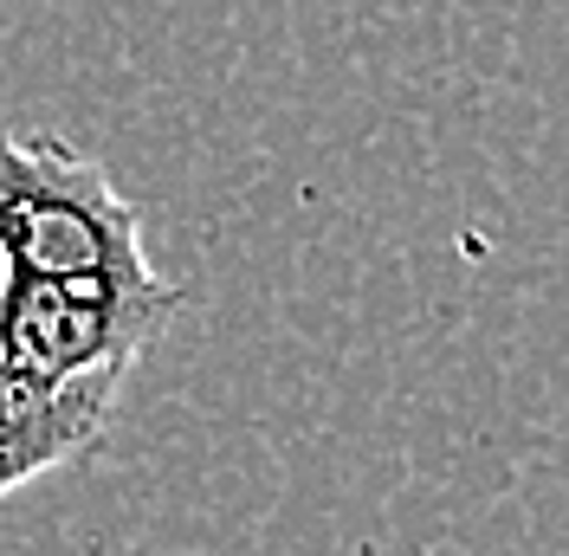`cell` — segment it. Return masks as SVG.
Wrapping results in <instances>:
<instances>
[{
  "label": "cell",
  "mask_w": 569,
  "mask_h": 556,
  "mask_svg": "<svg viewBox=\"0 0 569 556\" xmlns=\"http://www.w3.org/2000/svg\"><path fill=\"white\" fill-rule=\"evenodd\" d=\"M117 388L123 376H91L59 395H0V498L98 453L117 415Z\"/></svg>",
  "instance_id": "cell-3"
},
{
  "label": "cell",
  "mask_w": 569,
  "mask_h": 556,
  "mask_svg": "<svg viewBox=\"0 0 569 556\" xmlns=\"http://www.w3.org/2000/svg\"><path fill=\"white\" fill-rule=\"evenodd\" d=\"M142 220L123 188L52 130L0 117V272H137Z\"/></svg>",
  "instance_id": "cell-2"
},
{
  "label": "cell",
  "mask_w": 569,
  "mask_h": 556,
  "mask_svg": "<svg viewBox=\"0 0 569 556\" xmlns=\"http://www.w3.org/2000/svg\"><path fill=\"white\" fill-rule=\"evenodd\" d=\"M188 291L137 272H0V395H59L91 376H130L181 317Z\"/></svg>",
  "instance_id": "cell-1"
}]
</instances>
